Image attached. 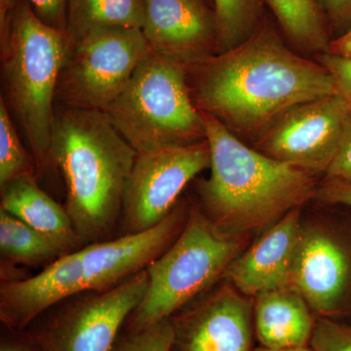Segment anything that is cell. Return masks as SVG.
Returning <instances> with one entry per match:
<instances>
[{"label": "cell", "mask_w": 351, "mask_h": 351, "mask_svg": "<svg viewBox=\"0 0 351 351\" xmlns=\"http://www.w3.org/2000/svg\"><path fill=\"white\" fill-rule=\"evenodd\" d=\"M188 83L199 112L255 140L295 106L336 94L322 64L295 54L263 23L237 47L188 66Z\"/></svg>", "instance_id": "obj_1"}, {"label": "cell", "mask_w": 351, "mask_h": 351, "mask_svg": "<svg viewBox=\"0 0 351 351\" xmlns=\"http://www.w3.org/2000/svg\"><path fill=\"white\" fill-rule=\"evenodd\" d=\"M137 156L107 113L55 106L51 157L63 176L64 208L83 245L110 239Z\"/></svg>", "instance_id": "obj_2"}, {"label": "cell", "mask_w": 351, "mask_h": 351, "mask_svg": "<svg viewBox=\"0 0 351 351\" xmlns=\"http://www.w3.org/2000/svg\"><path fill=\"white\" fill-rule=\"evenodd\" d=\"M200 112L211 152L209 178L198 182L200 207L221 230L247 235L315 196L316 176L252 149L213 115Z\"/></svg>", "instance_id": "obj_3"}, {"label": "cell", "mask_w": 351, "mask_h": 351, "mask_svg": "<svg viewBox=\"0 0 351 351\" xmlns=\"http://www.w3.org/2000/svg\"><path fill=\"white\" fill-rule=\"evenodd\" d=\"M189 211L186 204L178 202L151 230L84 245L58 258L29 278L1 279L2 324L7 329L25 330L69 298L108 290L145 270L181 232Z\"/></svg>", "instance_id": "obj_4"}, {"label": "cell", "mask_w": 351, "mask_h": 351, "mask_svg": "<svg viewBox=\"0 0 351 351\" xmlns=\"http://www.w3.org/2000/svg\"><path fill=\"white\" fill-rule=\"evenodd\" d=\"M0 50L1 98L24 133L38 179L54 166L51 136L68 36L39 19L27 0H18L5 34L0 36Z\"/></svg>", "instance_id": "obj_5"}, {"label": "cell", "mask_w": 351, "mask_h": 351, "mask_svg": "<svg viewBox=\"0 0 351 351\" xmlns=\"http://www.w3.org/2000/svg\"><path fill=\"white\" fill-rule=\"evenodd\" d=\"M246 239L221 230L200 206L189 208L181 232L147 267V292L127 320L125 332H140L172 317L204 295L243 252Z\"/></svg>", "instance_id": "obj_6"}, {"label": "cell", "mask_w": 351, "mask_h": 351, "mask_svg": "<svg viewBox=\"0 0 351 351\" xmlns=\"http://www.w3.org/2000/svg\"><path fill=\"white\" fill-rule=\"evenodd\" d=\"M106 113L138 154L206 138L189 92L188 66L152 52Z\"/></svg>", "instance_id": "obj_7"}, {"label": "cell", "mask_w": 351, "mask_h": 351, "mask_svg": "<svg viewBox=\"0 0 351 351\" xmlns=\"http://www.w3.org/2000/svg\"><path fill=\"white\" fill-rule=\"evenodd\" d=\"M151 52L138 29L89 32L69 47L58 80L56 106L106 112Z\"/></svg>", "instance_id": "obj_8"}, {"label": "cell", "mask_w": 351, "mask_h": 351, "mask_svg": "<svg viewBox=\"0 0 351 351\" xmlns=\"http://www.w3.org/2000/svg\"><path fill=\"white\" fill-rule=\"evenodd\" d=\"M147 285L145 269L108 290L73 295L48 309L29 332L43 351H112Z\"/></svg>", "instance_id": "obj_9"}, {"label": "cell", "mask_w": 351, "mask_h": 351, "mask_svg": "<svg viewBox=\"0 0 351 351\" xmlns=\"http://www.w3.org/2000/svg\"><path fill=\"white\" fill-rule=\"evenodd\" d=\"M210 164L206 138L138 154L124 196L122 235L145 232L161 223L174 209L184 188Z\"/></svg>", "instance_id": "obj_10"}, {"label": "cell", "mask_w": 351, "mask_h": 351, "mask_svg": "<svg viewBox=\"0 0 351 351\" xmlns=\"http://www.w3.org/2000/svg\"><path fill=\"white\" fill-rule=\"evenodd\" d=\"M351 105L338 94L295 106L255 141L265 156L314 176L326 174L338 151Z\"/></svg>", "instance_id": "obj_11"}, {"label": "cell", "mask_w": 351, "mask_h": 351, "mask_svg": "<svg viewBox=\"0 0 351 351\" xmlns=\"http://www.w3.org/2000/svg\"><path fill=\"white\" fill-rule=\"evenodd\" d=\"M171 317V351H254V301L226 283Z\"/></svg>", "instance_id": "obj_12"}, {"label": "cell", "mask_w": 351, "mask_h": 351, "mask_svg": "<svg viewBox=\"0 0 351 351\" xmlns=\"http://www.w3.org/2000/svg\"><path fill=\"white\" fill-rule=\"evenodd\" d=\"M351 283V256L327 228L302 225L291 271L290 285L317 318L343 311Z\"/></svg>", "instance_id": "obj_13"}, {"label": "cell", "mask_w": 351, "mask_h": 351, "mask_svg": "<svg viewBox=\"0 0 351 351\" xmlns=\"http://www.w3.org/2000/svg\"><path fill=\"white\" fill-rule=\"evenodd\" d=\"M142 31L149 49L193 66L219 54L214 10L204 0H144Z\"/></svg>", "instance_id": "obj_14"}, {"label": "cell", "mask_w": 351, "mask_h": 351, "mask_svg": "<svg viewBox=\"0 0 351 351\" xmlns=\"http://www.w3.org/2000/svg\"><path fill=\"white\" fill-rule=\"evenodd\" d=\"M301 209L289 212L228 265L223 277L247 297L289 288L302 230Z\"/></svg>", "instance_id": "obj_15"}, {"label": "cell", "mask_w": 351, "mask_h": 351, "mask_svg": "<svg viewBox=\"0 0 351 351\" xmlns=\"http://www.w3.org/2000/svg\"><path fill=\"white\" fill-rule=\"evenodd\" d=\"M253 319L258 346L280 350L309 346L317 318L299 293L280 288L255 297Z\"/></svg>", "instance_id": "obj_16"}, {"label": "cell", "mask_w": 351, "mask_h": 351, "mask_svg": "<svg viewBox=\"0 0 351 351\" xmlns=\"http://www.w3.org/2000/svg\"><path fill=\"white\" fill-rule=\"evenodd\" d=\"M0 191V209L45 235L59 249L62 256L84 246L66 208L38 186L36 176L16 178Z\"/></svg>", "instance_id": "obj_17"}, {"label": "cell", "mask_w": 351, "mask_h": 351, "mask_svg": "<svg viewBox=\"0 0 351 351\" xmlns=\"http://www.w3.org/2000/svg\"><path fill=\"white\" fill-rule=\"evenodd\" d=\"M144 16V0H68L64 32L69 47L103 27L142 29Z\"/></svg>", "instance_id": "obj_18"}, {"label": "cell", "mask_w": 351, "mask_h": 351, "mask_svg": "<svg viewBox=\"0 0 351 351\" xmlns=\"http://www.w3.org/2000/svg\"><path fill=\"white\" fill-rule=\"evenodd\" d=\"M293 43L322 54L329 51V27L317 0H263Z\"/></svg>", "instance_id": "obj_19"}, {"label": "cell", "mask_w": 351, "mask_h": 351, "mask_svg": "<svg viewBox=\"0 0 351 351\" xmlns=\"http://www.w3.org/2000/svg\"><path fill=\"white\" fill-rule=\"evenodd\" d=\"M0 254L2 262L25 267L48 265L62 256L45 235L1 209Z\"/></svg>", "instance_id": "obj_20"}, {"label": "cell", "mask_w": 351, "mask_h": 351, "mask_svg": "<svg viewBox=\"0 0 351 351\" xmlns=\"http://www.w3.org/2000/svg\"><path fill=\"white\" fill-rule=\"evenodd\" d=\"M219 53L237 47L263 23L262 0H214Z\"/></svg>", "instance_id": "obj_21"}, {"label": "cell", "mask_w": 351, "mask_h": 351, "mask_svg": "<svg viewBox=\"0 0 351 351\" xmlns=\"http://www.w3.org/2000/svg\"><path fill=\"white\" fill-rule=\"evenodd\" d=\"M24 175L36 176V165L21 141L5 101L0 98V189Z\"/></svg>", "instance_id": "obj_22"}, {"label": "cell", "mask_w": 351, "mask_h": 351, "mask_svg": "<svg viewBox=\"0 0 351 351\" xmlns=\"http://www.w3.org/2000/svg\"><path fill=\"white\" fill-rule=\"evenodd\" d=\"M173 339L174 327L170 317L140 332H125L112 351H171Z\"/></svg>", "instance_id": "obj_23"}, {"label": "cell", "mask_w": 351, "mask_h": 351, "mask_svg": "<svg viewBox=\"0 0 351 351\" xmlns=\"http://www.w3.org/2000/svg\"><path fill=\"white\" fill-rule=\"evenodd\" d=\"M309 346L313 351H351V326L317 318Z\"/></svg>", "instance_id": "obj_24"}, {"label": "cell", "mask_w": 351, "mask_h": 351, "mask_svg": "<svg viewBox=\"0 0 351 351\" xmlns=\"http://www.w3.org/2000/svg\"><path fill=\"white\" fill-rule=\"evenodd\" d=\"M316 59L331 76L335 93L351 105V57L339 56L326 52L317 54Z\"/></svg>", "instance_id": "obj_25"}, {"label": "cell", "mask_w": 351, "mask_h": 351, "mask_svg": "<svg viewBox=\"0 0 351 351\" xmlns=\"http://www.w3.org/2000/svg\"><path fill=\"white\" fill-rule=\"evenodd\" d=\"M325 178L330 182H351V113L346 120L338 151Z\"/></svg>", "instance_id": "obj_26"}, {"label": "cell", "mask_w": 351, "mask_h": 351, "mask_svg": "<svg viewBox=\"0 0 351 351\" xmlns=\"http://www.w3.org/2000/svg\"><path fill=\"white\" fill-rule=\"evenodd\" d=\"M329 31L345 34L351 27V0H317Z\"/></svg>", "instance_id": "obj_27"}, {"label": "cell", "mask_w": 351, "mask_h": 351, "mask_svg": "<svg viewBox=\"0 0 351 351\" xmlns=\"http://www.w3.org/2000/svg\"><path fill=\"white\" fill-rule=\"evenodd\" d=\"M34 12L43 23L66 31L68 0H27Z\"/></svg>", "instance_id": "obj_28"}, {"label": "cell", "mask_w": 351, "mask_h": 351, "mask_svg": "<svg viewBox=\"0 0 351 351\" xmlns=\"http://www.w3.org/2000/svg\"><path fill=\"white\" fill-rule=\"evenodd\" d=\"M315 196L324 202L351 207V182L326 181L317 188Z\"/></svg>", "instance_id": "obj_29"}, {"label": "cell", "mask_w": 351, "mask_h": 351, "mask_svg": "<svg viewBox=\"0 0 351 351\" xmlns=\"http://www.w3.org/2000/svg\"><path fill=\"white\" fill-rule=\"evenodd\" d=\"M10 335L2 337L0 351H43L31 332L24 330H11Z\"/></svg>", "instance_id": "obj_30"}, {"label": "cell", "mask_w": 351, "mask_h": 351, "mask_svg": "<svg viewBox=\"0 0 351 351\" xmlns=\"http://www.w3.org/2000/svg\"><path fill=\"white\" fill-rule=\"evenodd\" d=\"M328 52L339 56L351 57V27L345 34L331 39Z\"/></svg>", "instance_id": "obj_31"}, {"label": "cell", "mask_w": 351, "mask_h": 351, "mask_svg": "<svg viewBox=\"0 0 351 351\" xmlns=\"http://www.w3.org/2000/svg\"><path fill=\"white\" fill-rule=\"evenodd\" d=\"M18 0H0V36L5 34Z\"/></svg>", "instance_id": "obj_32"}, {"label": "cell", "mask_w": 351, "mask_h": 351, "mask_svg": "<svg viewBox=\"0 0 351 351\" xmlns=\"http://www.w3.org/2000/svg\"><path fill=\"white\" fill-rule=\"evenodd\" d=\"M254 351H313L311 346H301V348H280V350H274V348H263V346H256Z\"/></svg>", "instance_id": "obj_33"}]
</instances>
